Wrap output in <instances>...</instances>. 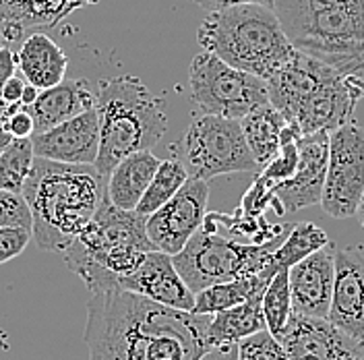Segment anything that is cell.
Listing matches in <instances>:
<instances>
[{
    "label": "cell",
    "instance_id": "obj_16",
    "mask_svg": "<svg viewBox=\"0 0 364 360\" xmlns=\"http://www.w3.org/2000/svg\"><path fill=\"white\" fill-rule=\"evenodd\" d=\"M292 309L296 315L327 319L333 280H336V245L329 240L288 270Z\"/></svg>",
    "mask_w": 364,
    "mask_h": 360
},
{
    "label": "cell",
    "instance_id": "obj_37",
    "mask_svg": "<svg viewBox=\"0 0 364 360\" xmlns=\"http://www.w3.org/2000/svg\"><path fill=\"white\" fill-rule=\"evenodd\" d=\"M17 54L6 44L0 46V91L13 75H17Z\"/></svg>",
    "mask_w": 364,
    "mask_h": 360
},
{
    "label": "cell",
    "instance_id": "obj_31",
    "mask_svg": "<svg viewBox=\"0 0 364 360\" xmlns=\"http://www.w3.org/2000/svg\"><path fill=\"white\" fill-rule=\"evenodd\" d=\"M236 360H290L279 339L269 334V329L257 332L249 338L240 339Z\"/></svg>",
    "mask_w": 364,
    "mask_h": 360
},
{
    "label": "cell",
    "instance_id": "obj_11",
    "mask_svg": "<svg viewBox=\"0 0 364 360\" xmlns=\"http://www.w3.org/2000/svg\"><path fill=\"white\" fill-rule=\"evenodd\" d=\"M207 180L188 176L178 189V193L145 220L147 236L154 243V247L168 255H176L182 250L188 238L203 224L207 216Z\"/></svg>",
    "mask_w": 364,
    "mask_h": 360
},
{
    "label": "cell",
    "instance_id": "obj_5",
    "mask_svg": "<svg viewBox=\"0 0 364 360\" xmlns=\"http://www.w3.org/2000/svg\"><path fill=\"white\" fill-rule=\"evenodd\" d=\"M95 112L100 118V152L93 166L104 179L122 158L154 149L168 131L161 102L135 75H118L100 83Z\"/></svg>",
    "mask_w": 364,
    "mask_h": 360
},
{
    "label": "cell",
    "instance_id": "obj_15",
    "mask_svg": "<svg viewBox=\"0 0 364 360\" xmlns=\"http://www.w3.org/2000/svg\"><path fill=\"white\" fill-rule=\"evenodd\" d=\"M356 97L352 77H343L336 70L304 97L290 125H294L302 137L321 131L331 133L352 120Z\"/></svg>",
    "mask_w": 364,
    "mask_h": 360
},
{
    "label": "cell",
    "instance_id": "obj_3",
    "mask_svg": "<svg viewBox=\"0 0 364 360\" xmlns=\"http://www.w3.org/2000/svg\"><path fill=\"white\" fill-rule=\"evenodd\" d=\"M145 216L120 209L104 195L83 232L63 250L67 268L91 292L116 290L118 280L131 275L149 250Z\"/></svg>",
    "mask_w": 364,
    "mask_h": 360
},
{
    "label": "cell",
    "instance_id": "obj_43",
    "mask_svg": "<svg viewBox=\"0 0 364 360\" xmlns=\"http://www.w3.org/2000/svg\"><path fill=\"white\" fill-rule=\"evenodd\" d=\"M4 44H6V42H4V38H2V31H0V46H4ZM6 46H9V44H6Z\"/></svg>",
    "mask_w": 364,
    "mask_h": 360
},
{
    "label": "cell",
    "instance_id": "obj_8",
    "mask_svg": "<svg viewBox=\"0 0 364 360\" xmlns=\"http://www.w3.org/2000/svg\"><path fill=\"white\" fill-rule=\"evenodd\" d=\"M191 179L211 180L226 174L261 172L255 156L250 154L240 120L203 114L195 118L186 133L174 145Z\"/></svg>",
    "mask_w": 364,
    "mask_h": 360
},
{
    "label": "cell",
    "instance_id": "obj_44",
    "mask_svg": "<svg viewBox=\"0 0 364 360\" xmlns=\"http://www.w3.org/2000/svg\"><path fill=\"white\" fill-rule=\"evenodd\" d=\"M363 344H364V342H363Z\"/></svg>",
    "mask_w": 364,
    "mask_h": 360
},
{
    "label": "cell",
    "instance_id": "obj_6",
    "mask_svg": "<svg viewBox=\"0 0 364 360\" xmlns=\"http://www.w3.org/2000/svg\"><path fill=\"white\" fill-rule=\"evenodd\" d=\"M275 243L277 240L265 245H242L222 234L207 213L201 228L188 238L182 250L172 255V261L186 286L193 292H199L220 282L261 273L272 261Z\"/></svg>",
    "mask_w": 364,
    "mask_h": 360
},
{
    "label": "cell",
    "instance_id": "obj_20",
    "mask_svg": "<svg viewBox=\"0 0 364 360\" xmlns=\"http://www.w3.org/2000/svg\"><path fill=\"white\" fill-rule=\"evenodd\" d=\"M90 108H95V91L90 83L83 79H63L58 85L40 91L25 110L33 118V133H44Z\"/></svg>",
    "mask_w": 364,
    "mask_h": 360
},
{
    "label": "cell",
    "instance_id": "obj_21",
    "mask_svg": "<svg viewBox=\"0 0 364 360\" xmlns=\"http://www.w3.org/2000/svg\"><path fill=\"white\" fill-rule=\"evenodd\" d=\"M17 67L19 73L38 90H48L67 79L68 56L50 36L42 31L27 33L19 44Z\"/></svg>",
    "mask_w": 364,
    "mask_h": 360
},
{
    "label": "cell",
    "instance_id": "obj_42",
    "mask_svg": "<svg viewBox=\"0 0 364 360\" xmlns=\"http://www.w3.org/2000/svg\"><path fill=\"white\" fill-rule=\"evenodd\" d=\"M356 216H358V220H360V224L364 228V195L363 199H360V205H358V211H356Z\"/></svg>",
    "mask_w": 364,
    "mask_h": 360
},
{
    "label": "cell",
    "instance_id": "obj_19",
    "mask_svg": "<svg viewBox=\"0 0 364 360\" xmlns=\"http://www.w3.org/2000/svg\"><path fill=\"white\" fill-rule=\"evenodd\" d=\"M331 73H336V68L300 50H294L292 56L267 79L269 102L286 116L288 122H292L304 97L321 85Z\"/></svg>",
    "mask_w": 364,
    "mask_h": 360
},
{
    "label": "cell",
    "instance_id": "obj_4",
    "mask_svg": "<svg viewBox=\"0 0 364 360\" xmlns=\"http://www.w3.org/2000/svg\"><path fill=\"white\" fill-rule=\"evenodd\" d=\"M197 42L230 67L265 81L296 50L273 6L255 2L209 11L197 29Z\"/></svg>",
    "mask_w": 364,
    "mask_h": 360
},
{
    "label": "cell",
    "instance_id": "obj_12",
    "mask_svg": "<svg viewBox=\"0 0 364 360\" xmlns=\"http://www.w3.org/2000/svg\"><path fill=\"white\" fill-rule=\"evenodd\" d=\"M298 164L294 174L288 180L275 184L277 213H294L311 205L321 203L327 159H329V133L321 131L315 135L298 139Z\"/></svg>",
    "mask_w": 364,
    "mask_h": 360
},
{
    "label": "cell",
    "instance_id": "obj_17",
    "mask_svg": "<svg viewBox=\"0 0 364 360\" xmlns=\"http://www.w3.org/2000/svg\"><path fill=\"white\" fill-rule=\"evenodd\" d=\"M31 143L38 158L93 166L100 152V118L95 108L77 114L44 133H33Z\"/></svg>",
    "mask_w": 364,
    "mask_h": 360
},
{
    "label": "cell",
    "instance_id": "obj_34",
    "mask_svg": "<svg viewBox=\"0 0 364 360\" xmlns=\"http://www.w3.org/2000/svg\"><path fill=\"white\" fill-rule=\"evenodd\" d=\"M33 234L29 228L21 226H0V265L13 261L31 243Z\"/></svg>",
    "mask_w": 364,
    "mask_h": 360
},
{
    "label": "cell",
    "instance_id": "obj_26",
    "mask_svg": "<svg viewBox=\"0 0 364 360\" xmlns=\"http://www.w3.org/2000/svg\"><path fill=\"white\" fill-rule=\"evenodd\" d=\"M269 280L263 275H247V277H236L230 282H220L213 286H207L203 290L195 292V307L193 313L197 315H215L220 311H226L230 307H236L252 296L265 292Z\"/></svg>",
    "mask_w": 364,
    "mask_h": 360
},
{
    "label": "cell",
    "instance_id": "obj_33",
    "mask_svg": "<svg viewBox=\"0 0 364 360\" xmlns=\"http://www.w3.org/2000/svg\"><path fill=\"white\" fill-rule=\"evenodd\" d=\"M341 2H348V0H273V11H275L279 23H286L296 17L309 15V13L331 9Z\"/></svg>",
    "mask_w": 364,
    "mask_h": 360
},
{
    "label": "cell",
    "instance_id": "obj_40",
    "mask_svg": "<svg viewBox=\"0 0 364 360\" xmlns=\"http://www.w3.org/2000/svg\"><path fill=\"white\" fill-rule=\"evenodd\" d=\"M11 141H13V137L6 131V104L0 102V154L6 149V145Z\"/></svg>",
    "mask_w": 364,
    "mask_h": 360
},
{
    "label": "cell",
    "instance_id": "obj_24",
    "mask_svg": "<svg viewBox=\"0 0 364 360\" xmlns=\"http://www.w3.org/2000/svg\"><path fill=\"white\" fill-rule=\"evenodd\" d=\"M261 300H263V294L252 296L236 307H230L226 311L211 315L209 325H207L209 346L213 348V346H224V344H238L240 339L267 329Z\"/></svg>",
    "mask_w": 364,
    "mask_h": 360
},
{
    "label": "cell",
    "instance_id": "obj_28",
    "mask_svg": "<svg viewBox=\"0 0 364 360\" xmlns=\"http://www.w3.org/2000/svg\"><path fill=\"white\" fill-rule=\"evenodd\" d=\"M188 179L186 168L182 166V162L178 158H170L159 162L158 170L154 174V179L149 182L145 195L141 197V201L136 205V213L141 216H151L154 211H158L159 207L166 201H170L182 184Z\"/></svg>",
    "mask_w": 364,
    "mask_h": 360
},
{
    "label": "cell",
    "instance_id": "obj_9",
    "mask_svg": "<svg viewBox=\"0 0 364 360\" xmlns=\"http://www.w3.org/2000/svg\"><path fill=\"white\" fill-rule=\"evenodd\" d=\"M191 97L203 114L240 120L269 102L267 81L230 67L209 52H199L188 68Z\"/></svg>",
    "mask_w": 364,
    "mask_h": 360
},
{
    "label": "cell",
    "instance_id": "obj_1",
    "mask_svg": "<svg viewBox=\"0 0 364 360\" xmlns=\"http://www.w3.org/2000/svg\"><path fill=\"white\" fill-rule=\"evenodd\" d=\"M209 319L129 290L95 292L85 325L90 360H201L211 348Z\"/></svg>",
    "mask_w": 364,
    "mask_h": 360
},
{
    "label": "cell",
    "instance_id": "obj_7",
    "mask_svg": "<svg viewBox=\"0 0 364 360\" xmlns=\"http://www.w3.org/2000/svg\"><path fill=\"white\" fill-rule=\"evenodd\" d=\"M296 50L354 77L364 68V0H348L331 9L282 23Z\"/></svg>",
    "mask_w": 364,
    "mask_h": 360
},
{
    "label": "cell",
    "instance_id": "obj_38",
    "mask_svg": "<svg viewBox=\"0 0 364 360\" xmlns=\"http://www.w3.org/2000/svg\"><path fill=\"white\" fill-rule=\"evenodd\" d=\"M193 2L203 6L207 11H218V9H226V6H234V4H247V2L273 6V0H193Z\"/></svg>",
    "mask_w": 364,
    "mask_h": 360
},
{
    "label": "cell",
    "instance_id": "obj_41",
    "mask_svg": "<svg viewBox=\"0 0 364 360\" xmlns=\"http://www.w3.org/2000/svg\"><path fill=\"white\" fill-rule=\"evenodd\" d=\"M38 93H40V90H38V88H33L31 83H27V85H25V90H23V95H21V106H23V108L31 106V104L36 102Z\"/></svg>",
    "mask_w": 364,
    "mask_h": 360
},
{
    "label": "cell",
    "instance_id": "obj_30",
    "mask_svg": "<svg viewBox=\"0 0 364 360\" xmlns=\"http://www.w3.org/2000/svg\"><path fill=\"white\" fill-rule=\"evenodd\" d=\"M33 143L31 137L13 139L0 154V191L21 193L23 184L29 176L33 164Z\"/></svg>",
    "mask_w": 364,
    "mask_h": 360
},
{
    "label": "cell",
    "instance_id": "obj_2",
    "mask_svg": "<svg viewBox=\"0 0 364 360\" xmlns=\"http://www.w3.org/2000/svg\"><path fill=\"white\" fill-rule=\"evenodd\" d=\"M21 193L31 211L36 245L63 253L95 216L106 195V179L90 164L36 156Z\"/></svg>",
    "mask_w": 364,
    "mask_h": 360
},
{
    "label": "cell",
    "instance_id": "obj_13",
    "mask_svg": "<svg viewBox=\"0 0 364 360\" xmlns=\"http://www.w3.org/2000/svg\"><path fill=\"white\" fill-rule=\"evenodd\" d=\"M279 342L290 360H364V344L348 338L327 319L292 313Z\"/></svg>",
    "mask_w": 364,
    "mask_h": 360
},
{
    "label": "cell",
    "instance_id": "obj_35",
    "mask_svg": "<svg viewBox=\"0 0 364 360\" xmlns=\"http://www.w3.org/2000/svg\"><path fill=\"white\" fill-rule=\"evenodd\" d=\"M6 131L13 139H27L33 135V118L21 104H6Z\"/></svg>",
    "mask_w": 364,
    "mask_h": 360
},
{
    "label": "cell",
    "instance_id": "obj_39",
    "mask_svg": "<svg viewBox=\"0 0 364 360\" xmlns=\"http://www.w3.org/2000/svg\"><path fill=\"white\" fill-rule=\"evenodd\" d=\"M236 354H238L236 344H224V346L209 348L201 360H236Z\"/></svg>",
    "mask_w": 364,
    "mask_h": 360
},
{
    "label": "cell",
    "instance_id": "obj_23",
    "mask_svg": "<svg viewBox=\"0 0 364 360\" xmlns=\"http://www.w3.org/2000/svg\"><path fill=\"white\" fill-rule=\"evenodd\" d=\"M100 0H0V27L27 31L54 27L77 9L97 4Z\"/></svg>",
    "mask_w": 364,
    "mask_h": 360
},
{
    "label": "cell",
    "instance_id": "obj_14",
    "mask_svg": "<svg viewBox=\"0 0 364 360\" xmlns=\"http://www.w3.org/2000/svg\"><path fill=\"white\" fill-rule=\"evenodd\" d=\"M327 321L348 338L364 342V253L336 248V280Z\"/></svg>",
    "mask_w": 364,
    "mask_h": 360
},
{
    "label": "cell",
    "instance_id": "obj_25",
    "mask_svg": "<svg viewBox=\"0 0 364 360\" xmlns=\"http://www.w3.org/2000/svg\"><path fill=\"white\" fill-rule=\"evenodd\" d=\"M286 125H288L286 116L279 112L272 102L255 108L245 118H240V127L249 143L250 154L255 156L261 168L279 154L282 133Z\"/></svg>",
    "mask_w": 364,
    "mask_h": 360
},
{
    "label": "cell",
    "instance_id": "obj_10",
    "mask_svg": "<svg viewBox=\"0 0 364 360\" xmlns=\"http://www.w3.org/2000/svg\"><path fill=\"white\" fill-rule=\"evenodd\" d=\"M364 195V129L350 120L329 133V159L321 207L333 220L356 216Z\"/></svg>",
    "mask_w": 364,
    "mask_h": 360
},
{
    "label": "cell",
    "instance_id": "obj_36",
    "mask_svg": "<svg viewBox=\"0 0 364 360\" xmlns=\"http://www.w3.org/2000/svg\"><path fill=\"white\" fill-rule=\"evenodd\" d=\"M25 85H27V79L23 75H13L4 83L2 91H0V102L2 104H21V95Z\"/></svg>",
    "mask_w": 364,
    "mask_h": 360
},
{
    "label": "cell",
    "instance_id": "obj_27",
    "mask_svg": "<svg viewBox=\"0 0 364 360\" xmlns=\"http://www.w3.org/2000/svg\"><path fill=\"white\" fill-rule=\"evenodd\" d=\"M329 243V236L325 234L323 228H318L313 222H302V224L294 226L286 240L277 248H273L272 261L265 270L259 275H263L265 280H272L277 271L290 270L298 261L306 259L311 253H315L318 248H323Z\"/></svg>",
    "mask_w": 364,
    "mask_h": 360
},
{
    "label": "cell",
    "instance_id": "obj_22",
    "mask_svg": "<svg viewBox=\"0 0 364 360\" xmlns=\"http://www.w3.org/2000/svg\"><path fill=\"white\" fill-rule=\"evenodd\" d=\"M158 166L159 159L151 154V149L122 158L106 179V197L120 209L135 211Z\"/></svg>",
    "mask_w": 364,
    "mask_h": 360
},
{
    "label": "cell",
    "instance_id": "obj_29",
    "mask_svg": "<svg viewBox=\"0 0 364 360\" xmlns=\"http://www.w3.org/2000/svg\"><path fill=\"white\" fill-rule=\"evenodd\" d=\"M263 315L269 334L279 339L286 332L290 317L294 313L292 309V292H290V277L288 270L277 271L269 280L265 292H263Z\"/></svg>",
    "mask_w": 364,
    "mask_h": 360
},
{
    "label": "cell",
    "instance_id": "obj_32",
    "mask_svg": "<svg viewBox=\"0 0 364 360\" xmlns=\"http://www.w3.org/2000/svg\"><path fill=\"white\" fill-rule=\"evenodd\" d=\"M0 226H21L31 230L33 220L23 193L0 191Z\"/></svg>",
    "mask_w": 364,
    "mask_h": 360
},
{
    "label": "cell",
    "instance_id": "obj_18",
    "mask_svg": "<svg viewBox=\"0 0 364 360\" xmlns=\"http://www.w3.org/2000/svg\"><path fill=\"white\" fill-rule=\"evenodd\" d=\"M116 290L141 294L154 302L178 311H193L195 307V292L174 268L172 255L161 250H149L131 275L118 280Z\"/></svg>",
    "mask_w": 364,
    "mask_h": 360
}]
</instances>
